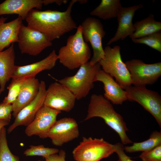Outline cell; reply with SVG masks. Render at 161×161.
<instances>
[{"label":"cell","mask_w":161,"mask_h":161,"mask_svg":"<svg viewBox=\"0 0 161 161\" xmlns=\"http://www.w3.org/2000/svg\"><path fill=\"white\" fill-rule=\"evenodd\" d=\"M100 81L103 84L104 91V97L113 104L121 105L127 100L126 93L113 77L100 69L97 72L94 79V82Z\"/></svg>","instance_id":"16"},{"label":"cell","mask_w":161,"mask_h":161,"mask_svg":"<svg viewBox=\"0 0 161 161\" xmlns=\"http://www.w3.org/2000/svg\"><path fill=\"white\" fill-rule=\"evenodd\" d=\"M21 53L36 56L52 45L43 33L22 24L19 30L18 42Z\"/></svg>","instance_id":"10"},{"label":"cell","mask_w":161,"mask_h":161,"mask_svg":"<svg viewBox=\"0 0 161 161\" xmlns=\"http://www.w3.org/2000/svg\"><path fill=\"white\" fill-rule=\"evenodd\" d=\"M1 18H2V17H0V21L1 19Z\"/></svg>","instance_id":"36"},{"label":"cell","mask_w":161,"mask_h":161,"mask_svg":"<svg viewBox=\"0 0 161 161\" xmlns=\"http://www.w3.org/2000/svg\"><path fill=\"white\" fill-rule=\"evenodd\" d=\"M12 111V104L3 102L0 103V120H4L10 123Z\"/></svg>","instance_id":"30"},{"label":"cell","mask_w":161,"mask_h":161,"mask_svg":"<svg viewBox=\"0 0 161 161\" xmlns=\"http://www.w3.org/2000/svg\"><path fill=\"white\" fill-rule=\"evenodd\" d=\"M38 161H41L39 160Z\"/></svg>","instance_id":"37"},{"label":"cell","mask_w":161,"mask_h":161,"mask_svg":"<svg viewBox=\"0 0 161 161\" xmlns=\"http://www.w3.org/2000/svg\"><path fill=\"white\" fill-rule=\"evenodd\" d=\"M77 2L71 0L64 12L32 9L25 19L27 26L42 33L51 41L59 38L78 27L71 15L72 6Z\"/></svg>","instance_id":"1"},{"label":"cell","mask_w":161,"mask_h":161,"mask_svg":"<svg viewBox=\"0 0 161 161\" xmlns=\"http://www.w3.org/2000/svg\"><path fill=\"white\" fill-rule=\"evenodd\" d=\"M67 1V0H42L43 4L45 5L54 3L60 5L62 4H66Z\"/></svg>","instance_id":"33"},{"label":"cell","mask_w":161,"mask_h":161,"mask_svg":"<svg viewBox=\"0 0 161 161\" xmlns=\"http://www.w3.org/2000/svg\"><path fill=\"white\" fill-rule=\"evenodd\" d=\"M154 17L150 14L147 18L135 22L134 24V32L130 38H138L161 31V22L155 20Z\"/></svg>","instance_id":"22"},{"label":"cell","mask_w":161,"mask_h":161,"mask_svg":"<svg viewBox=\"0 0 161 161\" xmlns=\"http://www.w3.org/2000/svg\"><path fill=\"white\" fill-rule=\"evenodd\" d=\"M15 58L13 44L0 52V95L4 90L7 82L12 78L16 66Z\"/></svg>","instance_id":"21"},{"label":"cell","mask_w":161,"mask_h":161,"mask_svg":"<svg viewBox=\"0 0 161 161\" xmlns=\"http://www.w3.org/2000/svg\"><path fill=\"white\" fill-rule=\"evenodd\" d=\"M125 90L127 100L136 102L154 117L161 127V96L157 92L148 89L146 86H132Z\"/></svg>","instance_id":"7"},{"label":"cell","mask_w":161,"mask_h":161,"mask_svg":"<svg viewBox=\"0 0 161 161\" xmlns=\"http://www.w3.org/2000/svg\"><path fill=\"white\" fill-rule=\"evenodd\" d=\"M115 151L118 157V159L114 161H134L126 154L124 151V145L122 143H118L114 144Z\"/></svg>","instance_id":"31"},{"label":"cell","mask_w":161,"mask_h":161,"mask_svg":"<svg viewBox=\"0 0 161 161\" xmlns=\"http://www.w3.org/2000/svg\"><path fill=\"white\" fill-rule=\"evenodd\" d=\"M80 25L83 39L86 42L90 43L93 50V56L89 62L93 66L104 58L102 39L104 37L106 32L101 22L95 18H86Z\"/></svg>","instance_id":"8"},{"label":"cell","mask_w":161,"mask_h":161,"mask_svg":"<svg viewBox=\"0 0 161 161\" xmlns=\"http://www.w3.org/2000/svg\"><path fill=\"white\" fill-rule=\"evenodd\" d=\"M76 98L72 92L58 82L52 83L46 90L44 106L68 112L74 108Z\"/></svg>","instance_id":"11"},{"label":"cell","mask_w":161,"mask_h":161,"mask_svg":"<svg viewBox=\"0 0 161 161\" xmlns=\"http://www.w3.org/2000/svg\"><path fill=\"white\" fill-rule=\"evenodd\" d=\"M43 5L42 0H6L0 4V16L16 14L24 20L31 10H41Z\"/></svg>","instance_id":"17"},{"label":"cell","mask_w":161,"mask_h":161,"mask_svg":"<svg viewBox=\"0 0 161 161\" xmlns=\"http://www.w3.org/2000/svg\"><path fill=\"white\" fill-rule=\"evenodd\" d=\"M40 84V82L35 76L28 77L16 99L12 104L14 117L35 98L38 93Z\"/></svg>","instance_id":"19"},{"label":"cell","mask_w":161,"mask_h":161,"mask_svg":"<svg viewBox=\"0 0 161 161\" xmlns=\"http://www.w3.org/2000/svg\"><path fill=\"white\" fill-rule=\"evenodd\" d=\"M82 32L80 25L75 33L68 37L66 44L60 48L57 55L59 62L70 70L80 67L88 62L91 57L90 49L84 41Z\"/></svg>","instance_id":"3"},{"label":"cell","mask_w":161,"mask_h":161,"mask_svg":"<svg viewBox=\"0 0 161 161\" xmlns=\"http://www.w3.org/2000/svg\"><path fill=\"white\" fill-rule=\"evenodd\" d=\"M114 144L103 138L83 137L82 141L73 150L72 154L76 161H100L114 152Z\"/></svg>","instance_id":"5"},{"label":"cell","mask_w":161,"mask_h":161,"mask_svg":"<svg viewBox=\"0 0 161 161\" xmlns=\"http://www.w3.org/2000/svg\"><path fill=\"white\" fill-rule=\"evenodd\" d=\"M135 43L147 45L161 52V31L157 32L142 38L131 39Z\"/></svg>","instance_id":"27"},{"label":"cell","mask_w":161,"mask_h":161,"mask_svg":"<svg viewBox=\"0 0 161 161\" xmlns=\"http://www.w3.org/2000/svg\"><path fill=\"white\" fill-rule=\"evenodd\" d=\"M143 7V5L141 4L121 7L116 17L118 24L117 31L114 36L109 41L107 45H110L120 39L123 40L134 32L135 29L132 23L133 18L135 12Z\"/></svg>","instance_id":"15"},{"label":"cell","mask_w":161,"mask_h":161,"mask_svg":"<svg viewBox=\"0 0 161 161\" xmlns=\"http://www.w3.org/2000/svg\"><path fill=\"white\" fill-rule=\"evenodd\" d=\"M6 20L2 17L0 21V52L18 42L19 30L23 24V20L19 16L8 22H5Z\"/></svg>","instance_id":"20"},{"label":"cell","mask_w":161,"mask_h":161,"mask_svg":"<svg viewBox=\"0 0 161 161\" xmlns=\"http://www.w3.org/2000/svg\"><path fill=\"white\" fill-rule=\"evenodd\" d=\"M101 67L98 63L92 66L88 62L80 66L75 75L56 80L69 89L76 100H80L86 97L93 88L95 78Z\"/></svg>","instance_id":"4"},{"label":"cell","mask_w":161,"mask_h":161,"mask_svg":"<svg viewBox=\"0 0 161 161\" xmlns=\"http://www.w3.org/2000/svg\"><path fill=\"white\" fill-rule=\"evenodd\" d=\"M9 123V122L4 120H0V130L2 127L7 125Z\"/></svg>","instance_id":"34"},{"label":"cell","mask_w":161,"mask_h":161,"mask_svg":"<svg viewBox=\"0 0 161 161\" xmlns=\"http://www.w3.org/2000/svg\"><path fill=\"white\" fill-rule=\"evenodd\" d=\"M77 2L80 4H83L86 3L87 1L86 0H77Z\"/></svg>","instance_id":"35"},{"label":"cell","mask_w":161,"mask_h":161,"mask_svg":"<svg viewBox=\"0 0 161 161\" xmlns=\"http://www.w3.org/2000/svg\"><path fill=\"white\" fill-rule=\"evenodd\" d=\"M95 117L103 119L108 126L116 131L123 145L132 143L127 134L129 129L122 116L115 110L109 101L103 95L94 94L91 96L84 120Z\"/></svg>","instance_id":"2"},{"label":"cell","mask_w":161,"mask_h":161,"mask_svg":"<svg viewBox=\"0 0 161 161\" xmlns=\"http://www.w3.org/2000/svg\"><path fill=\"white\" fill-rule=\"evenodd\" d=\"M139 157L142 161H161V144L148 151L143 152Z\"/></svg>","instance_id":"29"},{"label":"cell","mask_w":161,"mask_h":161,"mask_svg":"<svg viewBox=\"0 0 161 161\" xmlns=\"http://www.w3.org/2000/svg\"><path fill=\"white\" fill-rule=\"evenodd\" d=\"M58 60L57 55L53 49L47 56L40 61L24 66L16 65L12 79L27 76H35L43 71L53 68Z\"/></svg>","instance_id":"18"},{"label":"cell","mask_w":161,"mask_h":161,"mask_svg":"<svg viewBox=\"0 0 161 161\" xmlns=\"http://www.w3.org/2000/svg\"><path fill=\"white\" fill-rule=\"evenodd\" d=\"M46 90L45 82L41 80L36 96L18 113L14 122L7 129L8 133L11 132L19 126H27L33 121L38 111L44 106Z\"/></svg>","instance_id":"14"},{"label":"cell","mask_w":161,"mask_h":161,"mask_svg":"<svg viewBox=\"0 0 161 161\" xmlns=\"http://www.w3.org/2000/svg\"><path fill=\"white\" fill-rule=\"evenodd\" d=\"M29 76L12 78V80L7 87L8 93L4 98L3 102L12 104L16 99L24 84Z\"/></svg>","instance_id":"25"},{"label":"cell","mask_w":161,"mask_h":161,"mask_svg":"<svg viewBox=\"0 0 161 161\" xmlns=\"http://www.w3.org/2000/svg\"><path fill=\"white\" fill-rule=\"evenodd\" d=\"M58 154L51 155L45 158L46 161H66V153L65 151L61 150Z\"/></svg>","instance_id":"32"},{"label":"cell","mask_w":161,"mask_h":161,"mask_svg":"<svg viewBox=\"0 0 161 161\" xmlns=\"http://www.w3.org/2000/svg\"><path fill=\"white\" fill-rule=\"evenodd\" d=\"M61 112L43 106L36 114L33 121L26 128L25 134L29 137L38 136L41 138L47 137L48 133L56 121Z\"/></svg>","instance_id":"12"},{"label":"cell","mask_w":161,"mask_h":161,"mask_svg":"<svg viewBox=\"0 0 161 161\" xmlns=\"http://www.w3.org/2000/svg\"><path fill=\"white\" fill-rule=\"evenodd\" d=\"M122 7L120 0H102L90 14L103 20L108 19L117 17Z\"/></svg>","instance_id":"23"},{"label":"cell","mask_w":161,"mask_h":161,"mask_svg":"<svg viewBox=\"0 0 161 161\" xmlns=\"http://www.w3.org/2000/svg\"><path fill=\"white\" fill-rule=\"evenodd\" d=\"M103 49L104 58L98 63L102 70L114 77L115 81L125 90L131 83L129 72L121 57L120 47L115 46L112 48L108 46Z\"/></svg>","instance_id":"6"},{"label":"cell","mask_w":161,"mask_h":161,"mask_svg":"<svg viewBox=\"0 0 161 161\" xmlns=\"http://www.w3.org/2000/svg\"><path fill=\"white\" fill-rule=\"evenodd\" d=\"M161 144V131H153L149 138L141 142L133 143L131 146L124 147L126 152L131 153L138 151L145 152L148 151L158 145Z\"/></svg>","instance_id":"24"},{"label":"cell","mask_w":161,"mask_h":161,"mask_svg":"<svg viewBox=\"0 0 161 161\" xmlns=\"http://www.w3.org/2000/svg\"><path fill=\"white\" fill-rule=\"evenodd\" d=\"M126 66L129 72L131 84L145 86L156 82L161 76V62L146 64L142 60L133 59L126 61Z\"/></svg>","instance_id":"9"},{"label":"cell","mask_w":161,"mask_h":161,"mask_svg":"<svg viewBox=\"0 0 161 161\" xmlns=\"http://www.w3.org/2000/svg\"><path fill=\"white\" fill-rule=\"evenodd\" d=\"M0 161H20L18 157L13 154L9 148L4 126L0 130Z\"/></svg>","instance_id":"26"},{"label":"cell","mask_w":161,"mask_h":161,"mask_svg":"<svg viewBox=\"0 0 161 161\" xmlns=\"http://www.w3.org/2000/svg\"><path fill=\"white\" fill-rule=\"evenodd\" d=\"M79 135L76 121L70 117H64L57 120L49 130L47 137L56 146H61L65 143L78 138Z\"/></svg>","instance_id":"13"},{"label":"cell","mask_w":161,"mask_h":161,"mask_svg":"<svg viewBox=\"0 0 161 161\" xmlns=\"http://www.w3.org/2000/svg\"><path fill=\"white\" fill-rule=\"evenodd\" d=\"M58 149L46 147L42 145H31L30 148L24 152L26 156H41L45 158L51 155L58 153Z\"/></svg>","instance_id":"28"}]
</instances>
